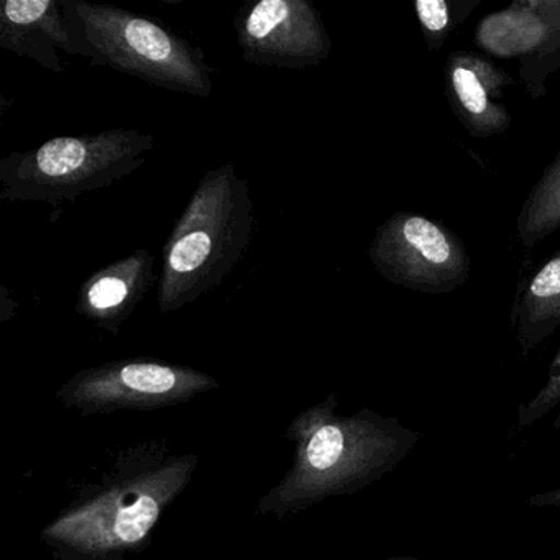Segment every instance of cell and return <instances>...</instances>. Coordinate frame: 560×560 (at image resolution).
Returning a JSON list of instances; mask_svg holds the SVG:
<instances>
[{
  "label": "cell",
  "mask_w": 560,
  "mask_h": 560,
  "mask_svg": "<svg viewBox=\"0 0 560 560\" xmlns=\"http://www.w3.org/2000/svg\"><path fill=\"white\" fill-rule=\"evenodd\" d=\"M254 228L250 183L231 162L209 170L163 247L160 313H175L221 287L247 252Z\"/></svg>",
  "instance_id": "6da1fadb"
},
{
  "label": "cell",
  "mask_w": 560,
  "mask_h": 560,
  "mask_svg": "<svg viewBox=\"0 0 560 560\" xmlns=\"http://www.w3.org/2000/svg\"><path fill=\"white\" fill-rule=\"evenodd\" d=\"M293 470L278 488L281 503L352 493L395 470L421 441V434L396 418L373 411L339 416L332 402L296 422Z\"/></svg>",
  "instance_id": "7a4b0ae2"
},
{
  "label": "cell",
  "mask_w": 560,
  "mask_h": 560,
  "mask_svg": "<svg viewBox=\"0 0 560 560\" xmlns=\"http://www.w3.org/2000/svg\"><path fill=\"white\" fill-rule=\"evenodd\" d=\"M155 147V137L136 129L57 137L0 160V199L54 206L78 201L133 175Z\"/></svg>",
  "instance_id": "3957f363"
},
{
  "label": "cell",
  "mask_w": 560,
  "mask_h": 560,
  "mask_svg": "<svg viewBox=\"0 0 560 560\" xmlns=\"http://www.w3.org/2000/svg\"><path fill=\"white\" fill-rule=\"evenodd\" d=\"M88 60L170 93L208 100L214 91L201 48L142 15L90 0H63Z\"/></svg>",
  "instance_id": "277c9868"
},
{
  "label": "cell",
  "mask_w": 560,
  "mask_h": 560,
  "mask_svg": "<svg viewBox=\"0 0 560 560\" xmlns=\"http://www.w3.org/2000/svg\"><path fill=\"white\" fill-rule=\"evenodd\" d=\"M191 471L192 464L185 458L147 471L65 514L45 530V536L81 552L136 546L153 529Z\"/></svg>",
  "instance_id": "5b68a950"
},
{
  "label": "cell",
  "mask_w": 560,
  "mask_h": 560,
  "mask_svg": "<svg viewBox=\"0 0 560 560\" xmlns=\"http://www.w3.org/2000/svg\"><path fill=\"white\" fill-rule=\"evenodd\" d=\"M369 257L389 283L419 293H452L470 278V257L457 234L415 212L386 219L373 235Z\"/></svg>",
  "instance_id": "8992f818"
},
{
  "label": "cell",
  "mask_w": 560,
  "mask_h": 560,
  "mask_svg": "<svg viewBox=\"0 0 560 560\" xmlns=\"http://www.w3.org/2000/svg\"><path fill=\"white\" fill-rule=\"evenodd\" d=\"M235 37L245 63L278 70L319 67L332 40L310 0H258L235 18Z\"/></svg>",
  "instance_id": "52a82bcc"
},
{
  "label": "cell",
  "mask_w": 560,
  "mask_h": 560,
  "mask_svg": "<svg viewBox=\"0 0 560 560\" xmlns=\"http://www.w3.org/2000/svg\"><path fill=\"white\" fill-rule=\"evenodd\" d=\"M475 44L490 57L520 61L526 93L544 96L547 78L560 70V0H521L487 15Z\"/></svg>",
  "instance_id": "ba28073f"
},
{
  "label": "cell",
  "mask_w": 560,
  "mask_h": 560,
  "mask_svg": "<svg viewBox=\"0 0 560 560\" xmlns=\"http://www.w3.org/2000/svg\"><path fill=\"white\" fill-rule=\"evenodd\" d=\"M218 385L189 366L159 362H114L78 373L67 386L71 401L94 408L162 406L185 401Z\"/></svg>",
  "instance_id": "9c48e42d"
},
{
  "label": "cell",
  "mask_w": 560,
  "mask_h": 560,
  "mask_svg": "<svg viewBox=\"0 0 560 560\" xmlns=\"http://www.w3.org/2000/svg\"><path fill=\"white\" fill-rule=\"evenodd\" d=\"M0 48L51 73L67 70L61 54L88 58L63 0H5L0 5Z\"/></svg>",
  "instance_id": "30bf717a"
},
{
  "label": "cell",
  "mask_w": 560,
  "mask_h": 560,
  "mask_svg": "<svg viewBox=\"0 0 560 560\" xmlns=\"http://www.w3.org/2000/svg\"><path fill=\"white\" fill-rule=\"evenodd\" d=\"M513 84V78L483 55L457 51L445 63L448 103L465 130L477 139H490L510 129L504 91Z\"/></svg>",
  "instance_id": "8fae6325"
},
{
  "label": "cell",
  "mask_w": 560,
  "mask_h": 560,
  "mask_svg": "<svg viewBox=\"0 0 560 560\" xmlns=\"http://www.w3.org/2000/svg\"><path fill=\"white\" fill-rule=\"evenodd\" d=\"M155 257L139 248L94 271L81 284L77 311L101 329L117 332L155 283Z\"/></svg>",
  "instance_id": "7c38bea8"
},
{
  "label": "cell",
  "mask_w": 560,
  "mask_h": 560,
  "mask_svg": "<svg viewBox=\"0 0 560 560\" xmlns=\"http://www.w3.org/2000/svg\"><path fill=\"white\" fill-rule=\"evenodd\" d=\"M560 326V250L527 281L511 314V329L524 357Z\"/></svg>",
  "instance_id": "4fadbf2b"
},
{
  "label": "cell",
  "mask_w": 560,
  "mask_h": 560,
  "mask_svg": "<svg viewBox=\"0 0 560 560\" xmlns=\"http://www.w3.org/2000/svg\"><path fill=\"white\" fill-rule=\"evenodd\" d=\"M560 229V152L546 166L521 206L516 219L517 238L526 250Z\"/></svg>",
  "instance_id": "5bb4252c"
},
{
  "label": "cell",
  "mask_w": 560,
  "mask_h": 560,
  "mask_svg": "<svg viewBox=\"0 0 560 560\" xmlns=\"http://www.w3.org/2000/svg\"><path fill=\"white\" fill-rule=\"evenodd\" d=\"M478 4L480 0H416V14L429 51L435 54L441 50L451 32L460 25Z\"/></svg>",
  "instance_id": "9a60e30c"
},
{
  "label": "cell",
  "mask_w": 560,
  "mask_h": 560,
  "mask_svg": "<svg viewBox=\"0 0 560 560\" xmlns=\"http://www.w3.org/2000/svg\"><path fill=\"white\" fill-rule=\"evenodd\" d=\"M547 416H552V428L560 429V349L550 362L544 385L517 408L514 425L527 429Z\"/></svg>",
  "instance_id": "2e32d148"
},
{
  "label": "cell",
  "mask_w": 560,
  "mask_h": 560,
  "mask_svg": "<svg viewBox=\"0 0 560 560\" xmlns=\"http://www.w3.org/2000/svg\"><path fill=\"white\" fill-rule=\"evenodd\" d=\"M527 503L533 508H560V488L537 491V493L530 494Z\"/></svg>",
  "instance_id": "e0dca14e"
},
{
  "label": "cell",
  "mask_w": 560,
  "mask_h": 560,
  "mask_svg": "<svg viewBox=\"0 0 560 560\" xmlns=\"http://www.w3.org/2000/svg\"><path fill=\"white\" fill-rule=\"evenodd\" d=\"M385 560H421V559H418V557H392V559H385Z\"/></svg>",
  "instance_id": "ac0fdd59"
}]
</instances>
